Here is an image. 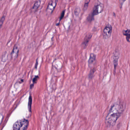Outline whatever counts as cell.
<instances>
[{"mask_svg": "<svg viewBox=\"0 0 130 130\" xmlns=\"http://www.w3.org/2000/svg\"><path fill=\"white\" fill-rule=\"evenodd\" d=\"M124 110V105L120 101H116L111 106L108 113L105 117V123L109 127L115 125Z\"/></svg>", "mask_w": 130, "mask_h": 130, "instance_id": "cell-1", "label": "cell"}, {"mask_svg": "<svg viewBox=\"0 0 130 130\" xmlns=\"http://www.w3.org/2000/svg\"><path fill=\"white\" fill-rule=\"evenodd\" d=\"M103 9V6L102 4L99 3L95 5L91 13H90L87 17V21L89 22L92 21L94 20V18L95 16L97 15L102 12Z\"/></svg>", "mask_w": 130, "mask_h": 130, "instance_id": "cell-2", "label": "cell"}, {"mask_svg": "<svg viewBox=\"0 0 130 130\" xmlns=\"http://www.w3.org/2000/svg\"><path fill=\"white\" fill-rule=\"evenodd\" d=\"M29 125L28 120L23 119L16 122L13 125V129L15 130H24L27 129Z\"/></svg>", "mask_w": 130, "mask_h": 130, "instance_id": "cell-3", "label": "cell"}, {"mask_svg": "<svg viewBox=\"0 0 130 130\" xmlns=\"http://www.w3.org/2000/svg\"><path fill=\"white\" fill-rule=\"evenodd\" d=\"M58 1V0H51L46 9V13L47 15H50L52 14L56 7Z\"/></svg>", "mask_w": 130, "mask_h": 130, "instance_id": "cell-4", "label": "cell"}, {"mask_svg": "<svg viewBox=\"0 0 130 130\" xmlns=\"http://www.w3.org/2000/svg\"><path fill=\"white\" fill-rule=\"evenodd\" d=\"M112 27L111 24H108L105 26L103 31V38L104 39H108L110 38L112 32Z\"/></svg>", "mask_w": 130, "mask_h": 130, "instance_id": "cell-5", "label": "cell"}, {"mask_svg": "<svg viewBox=\"0 0 130 130\" xmlns=\"http://www.w3.org/2000/svg\"><path fill=\"white\" fill-rule=\"evenodd\" d=\"M120 56V53L118 50H115L113 53V64L114 66V70H116V68L118 65L119 59Z\"/></svg>", "mask_w": 130, "mask_h": 130, "instance_id": "cell-6", "label": "cell"}, {"mask_svg": "<svg viewBox=\"0 0 130 130\" xmlns=\"http://www.w3.org/2000/svg\"><path fill=\"white\" fill-rule=\"evenodd\" d=\"M96 60V55L94 53H91L90 55L89 58L88 60V66L89 68H92L93 65L95 63Z\"/></svg>", "mask_w": 130, "mask_h": 130, "instance_id": "cell-7", "label": "cell"}, {"mask_svg": "<svg viewBox=\"0 0 130 130\" xmlns=\"http://www.w3.org/2000/svg\"><path fill=\"white\" fill-rule=\"evenodd\" d=\"M92 34H87L85 36L84 40L82 44V46L83 48H86L87 47L90 41L92 38Z\"/></svg>", "mask_w": 130, "mask_h": 130, "instance_id": "cell-8", "label": "cell"}, {"mask_svg": "<svg viewBox=\"0 0 130 130\" xmlns=\"http://www.w3.org/2000/svg\"><path fill=\"white\" fill-rule=\"evenodd\" d=\"M41 2L40 1H37L36 2L34 3L33 6V7L32 9H31V11H32V12L34 13L37 11L38 9L39 8L40 5H41Z\"/></svg>", "mask_w": 130, "mask_h": 130, "instance_id": "cell-9", "label": "cell"}, {"mask_svg": "<svg viewBox=\"0 0 130 130\" xmlns=\"http://www.w3.org/2000/svg\"><path fill=\"white\" fill-rule=\"evenodd\" d=\"M18 51H19L18 48L17 46L15 45L13 48L12 53V57L13 58L15 59L17 57Z\"/></svg>", "mask_w": 130, "mask_h": 130, "instance_id": "cell-10", "label": "cell"}, {"mask_svg": "<svg viewBox=\"0 0 130 130\" xmlns=\"http://www.w3.org/2000/svg\"><path fill=\"white\" fill-rule=\"evenodd\" d=\"M96 69L95 68H91L89 73L88 75V79L89 80H91L94 77V74L95 72L96 71Z\"/></svg>", "mask_w": 130, "mask_h": 130, "instance_id": "cell-11", "label": "cell"}, {"mask_svg": "<svg viewBox=\"0 0 130 130\" xmlns=\"http://www.w3.org/2000/svg\"><path fill=\"white\" fill-rule=\"evenodd\" d=\"M123 34L124 36L126 37V39L127 41L130 42V30L128 29H127L126 30H124L123 31Z\"/></svg>", "mask_w": 130, "mask_h": 130, "instance_id": "cell-12", "label": "cell"}, {"mask_svg": "<svg viewBox=\"0 0 130 130\" xmlns=\"http://www.w3.org/2000/svg\"><path fill=\"white\" fill-rule=\"evenodd\" d=\"M5 18H6V16L3 15L1 17V19H0V29H1V27L3 26V24L5 21Z\"/></svg>", "mask_w": 130, "mask_h": 130, "instance_id": "cell-13", "label": "cell"}, {"mask_svg": "<svg viewBox=\"0 0 130 130\" xmlns=\"http://www.w3.org/2000/svg\"><path fill=\"white\" fill-rule=\"evenodd\" d=\"M80 7H77L74 10V14L76 16H78L80 12Z\"/></svg>", "mask_w": 130, "mask_h": 130, "instance_id": "cell-14", "label": "cell"}, {"mask_svg": "<svg viewBox=\"0 0 130 130\" xmlns=\"http://www.w3.org/2000/svg\"><path fill=\"white\" fill-rule=\"evenodd\" d=\"M65 10H63L62 12V13H61V15L60 16V18L59 19V23L62 20L63 17H64V15H65Z\"/></svg>", "mask_w": 130, "mask_h": 130, "instance_id": "cell-15", "label": "cell"}, {"mask_svg": "<svg viewBox=\"0 0 130 130\" xmlns=\"http://www.w3.org/2000/svg\"><path fill=\"white\" fill-rule=\"evenodd\" d=\"M90 1H89L88 2L84 4V11H86V10L87 9V8H88V5H89V3Z\"/></svg>", "mask_w": 130, "mask_h": 130, "instance_id": "cell-16", "label": "cell"}, {"mask_svg": "<svg viewBox=\"0 0 130 130\" xmlns=\"http://www.w3.org/2000/svg\"><path fill=\"white\" fill-rule=\"evenodd\" d=\"M126 1V0H119V5H120L121 8H122L123 4H124V3Z\"/></svg>", "mask_w": 130, "mask_h": 130, "instance_id": "cell-17", "label": "cell"}, {"mask_svg": "<svg viewBox=\"0 0 130 130\" xmlns=\"http://www.w3.org/2000/svg\"><path fill=\"white\" fill-rule=\"evenodd\" d=\"M29 104L28 105V107H29V109L30 110L31 108V104H32V98L31 97V99H29Z\"/></svg>", "mask_w": 130, "mask_h": 130, "instance_id": "cell-18", "label": "cell"}, {"mask_svg": "<svg viewBox=\"0 0 130 130\" xmlns=\"http://www.w3.org/2000/svg\"><path fill=\"white\" fill-rule=\"evenodd\" d=\"M38 76H36V78H34V79L33 80V82H36V81H37V80H38Z\"/></svg>", "mask_w": 130, "mask_h": 130, "instance_id": "cell-19", "label": "cell"}]
</instances>
